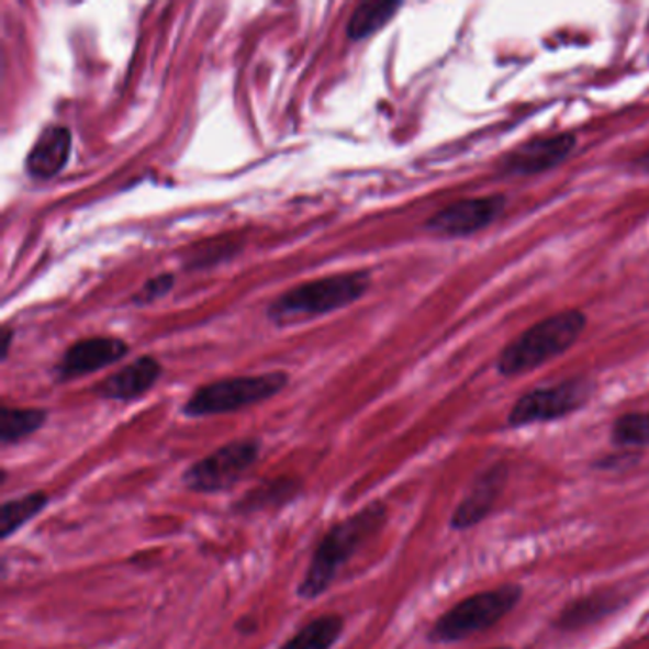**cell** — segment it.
Here are the masks:
<instances>
[{
  "label": "cell",
  "mask_w": 649,
  "mask_h": 649,
  "mask_svg": "<svg viewBox=\"0 0 649 649\" xmlns=\"http://www.w3.org/2000/svg\"><path fill=\"white\" fill-rule=\"evenodd\" d=\"M163 373V366L157 358L139 357L132 365L124 366L122 370L114 371L113 376L103 379L100 385H96L93 393L108 400H136L150 391Z\"/></svg>",
  "instance_id": "obj_12"
},
{
  "label": "cell",
  "mask_w": 649,
  "mask_h": 649,
  "mask_svg": "<svg viewBox=\"0 0 649 649\" xmlns=\"http://www.w3.org/2000/svg\"><path fill=\"white\" fill-rule=\"evenodd\" d=\"M507 208V199L503 194H492L482 199L457 200L450 206L436 212L425 228L435 235L461 236L477 235L500 220Z\"/></svg>",
  "instance_id": "obj_8"
},
{
  "label": "cell",
  "mask_w": 649,
  "mask_h": 649,
  "mask_svg": "<svg viewBox=\"0 0 649 649\" xmlns=\"http://www.w3.org/2000/svg\"><path fill=\"white\" fill-rule=\"evenodd\" d=\"M256 627V622H254V619H250V617H243V619H240V623L236 625V628H238L240 633H251V630H254V628Z\"/></svg>",
  "instance_id": "obj_24"
},
{
  "label": "cell",
  "mask_w": 649,
  "mask_h": 649,
  "mask_svg": "<svg viewBox=\"0 0 649 649\" xmlns=\"http://www.w3.org/2000/svg\"><path fill=\"white\" fill-rule=\"evenodd\" d=\"M633 166H635L636 171H642V174H649V150H646V153H644L642 157L636 158L635 163H633Z\"/></svg>",
  "instance_id": "obj_22"
},
{
  "label": "cell",
  "mask_w": 649,
  "mask_h": 649,
  "mask_svg": "<svg viewBox=\"0 0 649 649\" xmlns=\"http://www.w3.org/2000/svg\"><path fill=\"white\" fill-rule=\"evenodd\" d=\"M493 649H511V648H493Z\"/></svg>",
  "instance_id": "obj_25"
},
{
  "label": "cell",
  "mask_w": 649,
  "mask_h": 649,
  "mask_svg": "<svg viewBox=\"0 0 649 649\" xmlns=\"http://www.w3.org/2000/svg\"><path fill=\"white\" fill-rule=\"evenodd\" d=\"M343 627L345 623L339 615H324L301 628L300 633L280 649H332L339 640Z\"/></svg>",
  "instance_id": "obj_19"
},
{
  "label": "cell",
  "mask_w": 649,
  "mask_h": 649,
  "mask_svg": "<svg viewBox=\"0 0 649 649\" xmlns=\"http://www.w3.org/2000/svg\"><path fill=\"white\" fill-rule=\"evenodd\" d=\"M48 417L41 407H8L0 410V443L2 446L22 443L23 438L36 433Z\"/></svg>",
  "instance_id": "obj_17"
},
{
  "label": "cell",
  "mask_w": 649,
  "mask_h": 649,
  "mask_svg": "<svg viewBox=\"0 0 649 649\" xmlns=\"http://www.w3.org/2000/svg\"><path fill=\"white\" fill-rule=\"evenodd\" d=\"M288 381L290 378L284 371L220 379L194 391L193 396L187 400L183 406V414L187 417H206L238 412L243 407L272 399L288 385Z\"/></svg>",
  "instance_id": "obj_5"
},
{
  "label": "cell",
  "mask_w": 649,
  "mask_h": 649,
  "mask_svg": "<svg viewBox=\"0 0 649 649\" xmlns=\"http://www.w3.org/2000/svg\"><path fill=\"white\" fill-rule=\"evenodd\" d=\"M507 477L508 469L505 465H493L492 469L482 472L469 495L457 505L450 521L451 528H474L479 522L484 521L495 507V501L500 500L501 492L507 484Z\"/></svg>",
  "instance_id": "obj_11"
},
{
  "label": "cell",
  "mask_w": 649,
  "mask_h": 649,
  "mask_svg": "<svg viewBox=\"0 0 649 649\" xmlns=\"http://www.w3.org/2000/svg\"><path fill=\"white\" fill-rule=\"evenodd\" d=\"M261 444L256 438H240L225 444L210 456L191 465L183 484L197 493H222L235 488L259 457Z\"/></svg>",
  "instance_id": "obj_6"
},
{
  "label": "cell",
  "mask_w": 649,
  "mask_h": 649,
  "mask_svg": "<svg viewBox=\"0 0 649 649\" xmlns=\"http://www.w3.org/2000/svg\"><path fill=\"white\" fill-rule=\"evenodd\" d=\"M612 443L617 446H649V412H630L614 423Z\"/></svg>",
  "instance_id": "obj_20"
},
{
  "label": "cell",
  "mask_w": 649,
  "mask_h": 649,
  "mask_svg": "<svg viewBox=\"0 0 649 649\" xmlns=\"http://www.w3.org/2000/svg\"><path fill=\"white\" fill-rule=\"evenodd\" d=\"M578 145L573 134L536 137L501 158L500 170L511 176H536L562 165Z\"/></svg>",
  "instance_id": "obj_9"
},
{
  "label": "cell",
  "mask_w": 649,
  "mask_h": 649,
  "mask_svg": "<svg viewBox=\"0 0 649 649\" xmlns=\"http://www.w3.org/2000/svg\"><path fill=\"white\" fill-rule=\"evenodd\" d=\"M174 284H176V277L170 275V272H163V275H158L155 279L147 280L143 284L142 290L132 298V303H136L139 307L155 303L160 298H165L166 293H170Z\"/></svg>",
  "instance_id": "obj_21"
},
{
  "label": "cell",
  "mask_w": 649,
  "mask_h": 649,
  "mask_svg": "<svg viewBox=\"0 0 649 649\" xmlns=\"http://www.w3.org/2000/svg\"><path fill=\"white\" fill-rule=\"evenodd\" d=\"M593 391V383L586 379H568L558 385L534 389L514 404L508 425L518 428L562 419L585 406Z\"/></svg>",
  "instance_id": "obj_7"
},
{
  "label": "cell",
  "mask_w": 649,
  "mask_h": 649,
  "mask_svg": "<svg viewBox=\"0 0 649 649\" xmlns=\"http://www.w3.org/2000/svg\"><path fill=\"white\" fill-rule=\"evenodd\" d=\"M300 492L301 484L298 480H269V482L257 485L251 492L246 493V497L236 503L235 511H238V513H257L261 508L282 507Z\"/></svg>",
  "instance_id": "obj_15"
},
{
  "label": "cell",
  "mask_w": 649,
  "mask_h": 649,
  "mask_svg": "<svg viewBox=\"0 0 649 649\" xmlns=\"http://www.w3.org/2000/svg\"><path fill=\"white\" fill-rule=\"evenodd\" d=\"M522 589L518 585H503L461 600L450 612L435 623L430 630V642L451 644L484 633L500 623L508 612L518 606Z\"/></svg>",
  "instance_id": "obj_4"
},
{
  "label": "cell",
  "mask_w": 649,
  "mask_h": 649,
  "mask_svg": "<svg viewBox=\"0 0 649 649\" xmlns=\"http://www.w3.org/2000/svg\"><path fill=\"white\" fill-rule=\"evenodd\" d=\"M585 326L586 316L578 309L552 314L508 343L500 355L497 370L505 378L537 370L552 358L564 355L578 342Z\"/></svg>",
  "instance_id": "obj_2"
},
{
  "label": "cell",
  "mask_w": 649,
  "mask_h": 649,
  "mask_svg": "<svg viewBox=\"0 0 649 649\" xmlns=\"http://www.w3.org/2000/svg\"><path fill=\"white\" fill-rule=\"evenodd\" d=\"M10 342H12V332H10L8 328L2 329V360L8 357Z\"/></svg>",
  "instance_id": "obj_23"
},
{
  "label": "cell",
  "mask_w": 649,
  "mask_h": 649,
  "mask_svg": "<svg viewBox=\"0 0 649 649\" xmlns=\"http://www.w3.org/2000/svg\"><path fill=\"white\" fill-rule=\"evenodd\" d=\"M370 288V272H343L295 286L272 301L267 316L279 326L313 321L316 316L349 307Z\"/></svg>",
  "instance_id": "obj_3"
},
{
  "label": "cell",
  "mask_w": 649,
  "mask_h": 649,
  "mask_svg": "<svg viewBox=\"0 0 649 649\" xmlns=\"http://www.w3.org/2000/svg\"><path fill=\"white\" fill-rule=\"evenodd\" d=\"M400 8L402 2H394V0H368L358 4L357 10L350 15L347 35L353 41H365L385 27Z\"/></svg>",
  "instance_id": "obj_14"
},
{
  "label": "cell",
  "mask_w": 649,
  "mask_h": 649,
  "mask_svg": "<svg viewBox=\"0 0 649 649\" xmlns=\"http://www.w3.org/2000/svg\"><path fill=\"white\" fill-rule=\"evenodd\" d=\"M126 355H128V343L122 342L119 337L80 339L65 350L64 358L57 365L56 376L59 381H71L93 371L103 370L105 366L119 362Z\"/></svg>",
  "instance_id": "obj_10"
},
{
  "label": "cell",
  "mask_w": 649,
  "mask_h": 649,
  "mask_svg": "<svg viewBox=\"0 0 649 649\" xmlns=\"http://www.w3.org/2000/svg\"><path fill=\"white\" fill-rule=\"evenodd\" d=\"M385 505L376 501L329 529L314 550L307 573L298 586V596L301 600H314L326 593L343 566L385 526Z\"/></svg>",
  "instance_id": "obj_1"
},
{
  "label": "cell",
  "mask_w": 649,
  "mask_h": 649,
  "mask_svg": "<svg viewBox=\"0 0 649 649\" xmlns=\"http://www.w3.org/2000/svg\"><path fill=\"white\" fill-rule=\"evenodd\" d=\"M619 598L612 593H596L585 598L575 600L564 607V612L558 617L560 628H581L591 623L598 622L600 617L609 615L617 607Z\"/></svg>",
  "instance_id": "obj_16"
},
{
  "label": "cell",
  "mask_w": 649,
  "mask_h": 649,
  "mask_svg": "<svg viewBox=\"0 0 649 649\" xmlns=\"http://www.w3.org/2000/svg\"><path fill=\"white\" fill-rule=\"evenodd\" d=\"M72 137L69 128L51 124L36 137L35 145L25 158V168L31 178L51 179L64 170L71 157Z\"/></svg>",
  "instance_id": "obj_13"
},
{
  "label": "cell",
  "mask_w": 649,
  "mask_h": 649,
  "mask_svg": "<svg viewBox=\"0 0 649 649\" xmlns=\"http://www.w3.org/2000/svg\"><path fill=\"white\" fill-rule=\"evenodd\" d=\"M51 503V497L44 492L25 493L20 500L7 501L0 508V537L7 541L15 531L43 513Z\"/></svg>",
  "instance_id": "obj_18"
}]
</instances>
